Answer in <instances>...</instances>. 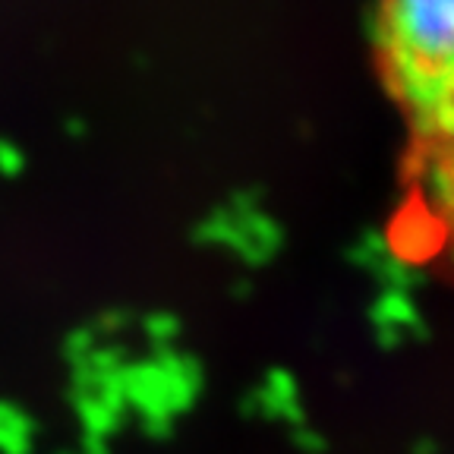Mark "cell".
I'll use <instances>...</instances> for the list:
<instances>
[{"label": "cell", "mask_w": 454, "mask_h": 454, "mask_svg": "<svg viewBox=\"0 0 454 454\" xmlns=\"http://www.w3.org/2000/svg\"><path fill=\"white\" fill-rule=\"evenodd\" d=\"M391 76L419 107L454 95V0H379Z\"/></svg>", "instance_id": "6da1fadb"}, {"label": "cell", "mask_w": 454, "mask_h": 454, "mask_svg": "<svg viewBox=\"0 0 454 454\" xmlns=\"http://www.w3.org/2000/svg\"><path fill=\"white\" fill-rule=\"evenodd\" d=\"M429 117H433V127L439 129L442 142H445L448 161H451V174H454V95H448L445 101L429 107Z\"/></svg>", "instance_id": "7a4b0ae2"}]
</instances>
